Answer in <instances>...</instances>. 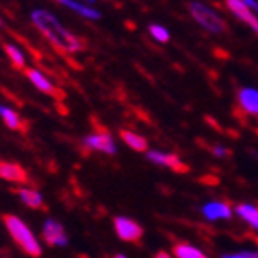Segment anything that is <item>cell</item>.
<instances>
[{"label":"cell","instance_id":"7c38bea8","mask_svg":"<svg viewBox=\"0 0 258 258\" xmlns=\"http://www.w3.org/2000/svg\"><path fill=\"white\" fill-rule=\"evenodd\" d=\"M0 118L6 124V127H10L11 131H26V122L21 114L17 113L15 109L8 107L4 103H0Z\"/></svg>","mask_w":258,"mask_h":258},{"label":"cell","instance_id":"ba28073f","mask_svg":"<svg viewBox=\"0 0 258 258\" xmlns=\"http://www.w3.org/2000/svg\"><path fill=\"white\" fill-rule=\"evenodd\" d=\"M146 157H148V161L155 162L159 166H168L170 170L177 173H186L190 170L188 164H184L177 155H173V153H162V151H146Z\"/></svg>","mask_w":258,"mask_h":258},{"label":"cell","instance_id":"4fadbf2b","mask_svg":"<svg viewBox=\"0 0 258 258\" xmlns=\"http://www.w3.org/2000/svg\"><path fill=\"white\" fill-rule=\"evenodd\" d=\"M203 214L207 220H229L232 216V209L231 205L225 203V201H214V203L205 205Z\"/></svg>","mask_w":258,"mask_h":258},{"label":"cell","instance_id":"d6986e66","mask_svg":"<svg viewBox=\"0 0 258 258\" xmlns=\"http://www.w3.org/2000/svg\"><path fill=\"white\" fill-rule=\"evenodd\" d=\"M173 254L179 258H205L203 251L190 245V243H175L173 245Z\"/></svg>","mask_w":258,"mask_h":258},{"label":"cell","instance_id":"d4e9b609","mask_svg":"<svg viewBox=\"0 0 258 258\" xmlns=\"http://www.w3.org/2000/svg\"><path fill=\"white\" fill-rule=\"evenodd\" d=\"M0 26H4V22H2V19H0Z\"/></svg>","mask_w":258,"mask_h":258},{"label":"cell","instance_id":"e0dca14e","mask_svg":"<svg viewBox=\"0 0 258 258\" xmlns=\"http://www.w3.org/2000/svg\"><path fill=\"white\" fill-rule=\"evenodd\" d=\"M4 52H6V55H8V59L11 61V64H13L17 70L26 69V55H24V52H22L17 44L6 43L4 44Z\"/></svg>","mask_w":258,"mask_h":258},{"label":"cell","instance_id":"5bb4252c","mask_svg":"<svg viewBox=\"0 0 258 258\" xmlns=\"http://www.w3.org/2000/svg\"><path fill=\"white\" fill-rule=\"evenodd\" d=\"M238 102L242 105L243 111H247L249 114H256L258 116V91L256 89H242L238 92Z\"/></svg>","mask_w":258,"mask_h":258},{"label":"cell","instance_id":"7a4b0ae2","mask_svg":"<svg viewBox=\"0 0 258 258\" xmlns=\"http://www.w3.org/2000/svg\"><path fill=\"white\" fill-rule=\"evenodd\" d=\"M2 221H4L6 231L10 232V236L13 238V242L19 245V249H21L22 253H26L28 256H35V258H39L43 254L41 242H39L32 229H30L19 216L6 214L4 218H2Z\"/></svg>","mask_w":258,"mask_h":258},{"label":"cell","instance_id":"30bf717a","mask_svg":"<svg viewBox=\"0 0 258 258\" xmlns=\"http://www.w3.org/2000/svg\"><path fill=\"white\" fill-rule=\"evenodd\" d=\"M225 2H227V8L232 11V15H236L242 22L249 24L258 35V19L253 15V11L245 6V2L243 0H225Z\"/></svg>","mask_w":258,"mask_h":258},{"label":"cell","instance_id":"8fae6325","mask_svg":"<svg viewBox=\"0 0 258 258\" xmlns=\"http://www.w3.org/2000/svg\"><path fill=\"white\" fill-rule=\"evenodd\" d=\"M15 194L19 196L22 203L30 207L33 210H44V199H43V194L39 192L35 188H28V186H21V188H17Z\"/></svg>","mask_w":258,"mask_h":258},{"label":"cell","instance_id":"44dd1931","mask_svg":"<svg viewBox=\"0 0 258 258\" xmlns=\"http://www.w3.org/2000/svg\"><path fill=\"white\" fill-rule=\"evenodd\" d=\"M225 258H258V251H238V253H227Z\"/></svg>","mask_w":258,"mask_h":258},{"label":"cell","instance_id":"5b68a950","mask_svg":"<svg viewBox=\"0 0 258 258\" xmlns=\"http://www.w3.org/2000/svg\"><path fill=\"white\" fill-rule=\"evenodd\" d=\"M83 146L89 148V150L109 153V155L116 153L114 140H113V137H111V133H109L107 129H102V131H96V133H92V135H87L85 139H83Z\"/></svg>","mask_w":258,"mask_h":258},{"label":"cell","instance_id":"cb8c5ba5","mask_svg":"<svg viewBox=\"0 0 258 258\" xmlns=\"http://www.w3.org/2000/svg\"><path fill=\"white\" fill-rule=\"evenodd\" d=\"M85 2H89V4H92V2H94V0H85Z\"/></svg>","mask_w":258,"mask_h":258},{"label":"cell","instance_id":"8992f818","mask_svg":"<svg viewBox=\"0 0 258 258\" xmlns=\"http://www.w3.org/2000/svg\"><path fill=\"white\" fill-rule=\"evenodd\" d=\"M43 240L50 247H64L69 245V236L64 227L57 220H46L43 225Z\"/></svg>","mask_w":258,"mask_h":258},{"label":"cell","instance_id":"3957f363","mask_svg":"<svg viewBox=\"0 0 258 258\" xmlns=\"http://www.w3.org/2000/svg\"><path fill=\"white\" fill-rule=\"evenodd\" d=\"M188 10L192 13L194 21L198 22L199 26H203L205 30H209L212 33L227 32V22L214 10H210L209 6L201 4V2H192Z\"/></svg>","mask_w":258,"mask_h":258},{"label":"cell","instance_id":"7402d4cb","mask_svg":"<svg viewBox=\"0 0 258 258\" xmlns=\"http://www.w3.org/2000/svg\"><path fill=\"white\" fill-rule=\"evenodd\" d=\"M212 151H214V155H218V157H227V155H229V151H227L225 148H221V146H216Z\"/></svg>","mask_w":258,"mask_h":258},{"label":"cell","instance_id":"6da1fadb","mask_svg":"<svg viewBox=\"0 0 258 258\" xmlns=\"http://www.w3.org/2000/svg\"><path fill=\"white\" fill-rule=\"evenodd\" d=\"M30 19H32L33 26L41 32V35L55 50H59L63 54H76V52H81L83 46H85V43L78 35H74L70 30H67L63 26V22L52 11L43 10V8L41 10H33Z\"/></svg>","mask_w":258,"mask_h":258},{"label":"cell","instance_id":"277c9868","mask_svg":"<svg viewBox=\"0 0 258 258\" xmlns=\"http://www.w3.org/2000/svg\"><path fill=\"white\" fill-rule=\"evenodd\" d=\"M114 231H116L120 240H124V242H139L144 234V229L137 221L124 218V216L114 218Z\"/></svg>","mask_w":258,"mask_h":258},{"label":"cell","instance_id":"9c48e42d","mask_svg":"<svg viewBox=\"0 0 258 258\" xmlns=\"http://www.w3.org/2000/svg\"><path fill=\"white\" fill-rule=\"evenodd\" d=\"M0 179L15 184H26L30 181L26 170L19 162H11V161H0Z\"/></svg>","mask_w":258,"mask_h":258},{"label":"cell","instance_id":"2e32d148","mask_svg":"<svg viewBox=\"0 0 258 258\" xmlns=\"http://www.w3.org/2000/svg\"><path fill=\"white\" fill-rule=\"evenodd\" d=\"M120 137L125 144L135 151H148V140L142 137V135H137L133 131H127V129H120Z\"/></svg>","mask_w":258,"mask_h":258},{"label":"cell","instance_id":"603a6c76","mask_svg":"<svg viewBox=\"0 0 258 258\" xmlns=\"http://www.w3.org/2000/svg\"><path fill=\"white\" fill-rule=\"evenodd\" d=\"M243 2H245V6H247L249 10L256 11V13H258V2H256V0H243Z\"/></svg>","mask_w":258,"mask_h":258},{"label":"cell","instance_id":"9a60e30c","mask_svg":"<svg viewBox=\"0 0 258 258\" xmlns=\"http://www.w3.org/2000/svg\"><path fill=\"white\" fill-rule=\"evenodd\" d=\"M55 2H59L61 6H64V8H69V10H72L74 13H78V15L85 17V19H92V21H96V19H100V11L92 10L91 6L83 4V2H76V0H55Z\"/></svg>","mask_w":258,"mask_h":258},{"label":"cell","instance_id":"52a82bcc","mask_svg":"<svg viewBox=\"0 0 258 258\" xmlns=\"http://www.w3.org/2000/svg\"><path fill=\"white\" fill-rule=\"evenodd\" d=\"M24 74H26V78L30 80V83H32L37 91H41L43 94H48V96H52V98H63L64 94L63 92L57 89V87L52 83V81L48 80V76H44L41 70H37V69H26L24 70Z\"/></svg>","mask_w":258,"mask_h":258},{"label":"cell","instance_id":"ac0fdd59","mask_svg":"<svg viewBox=\"0 0 258 258\" xmlns=\"http://www.w3.org/2000/svg\"><path fill=\"white\" fill-rule=\"evenodd\" d=\"M236 214L242 218L243 221H247L249 225L258 231V207L247 203H240L236 207Z\"/></svg>","mask_w":258,"mask_h":258},{"label":"cell","instance_id":"ffe728a7","mask_svg":"<svg viewBox=\"0 0 258 258\" xmlns=\"http://www.w3.org/2000/svg\"><path fill=\"white\" fill-rule=\"evenodd\" d=\"M150 33H151V37L155 39V41H159V43H168V41H170V33H168V30L164 26L151 24Z\"/></svg>","mask_w":258,"mask_h":258}]
</instances>
